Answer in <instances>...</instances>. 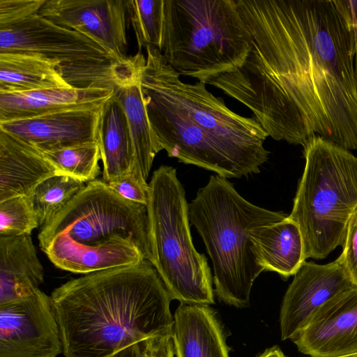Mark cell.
Returning a JSON list of instances; mask_svg holds the SVG:
<instances>
[{"label": "cell", "instance_id": "cell-14", "mask_svg": "<svg viewBox=\"0 0 357 357\" xmlns=\"http://www.w3.org/2000/svg\"><path fill=\"white\" fill-rule=\"evenodd\" d=\"M310 357H332L357 352V288L333 298L291 340Z\"/></svg>", "mask_w": 357, "mask_h": 357}, {"label": "cell", "instance_id": "cell-7", "mask_svg": "<svg viewBox=\"0 0 357 357\" xmlns=\"http://www.w3.org/2000/svg\"><path fill=\"white\" fill-rule=\"evenodd\" d=\"M303 148L305 168L288 218L300 229L305 259H322L343 246L357 209V157L317 135Z\"/></svg>", "mask_w": 357, "mask_h": 357}, {"label": "cell", "instance_id": "cell-15", "mask_svg": "<svg viewBox=\"0 0 357 357\" xmlns=\"http://www.w3.org/2000/svg\"><path fill=\"white\" fill-rule=\"evenodd\" d=\"M146 56L138 51L119 61L114 77V96L124 109L134 153L132 172L146 181L153 161L160 149L151 130L140 84V75Z\"/></svg>", "mask_w": 357, "mask_h": 357}, {"label": "cell", "instance_id": "cell-26", "mask_svg": "<svg viewBox=\"0 0 357 357\" xmlns=\"http://www.w3.org/2000/svg\"><path fill=\"white\" fill-rule=\"evenodd\" d=\"M38 227L29 197L20 196L0 202V236L30 235Z\"/></svg>", "mask_w": 357, "mask_h": 357}, {"label": "cell", "instance_id": "cell-4", "mask_svg": "<svg viewBox=\"0 0 357 357\" xmlns=\"http://www.w3.org/2000/svg\"><path fill=\"white\" fill-rule=\"evenodd\" d=\"M38 238L55 266L74 273L152 261L147 206L123 199L102 179L87 183Z\"/></svg>", "mask_w": 357, "mask_h": 357}, {"label": "cell", "instance_id": "cell-33", "mask_svg": "<svg viewBox=\"0 0 357 357\" xmlns=\"http://www.w3.org/2000/svg\"><path fill=\"white\" fill-rule=\"evenodd\" d=\"M354 31L355 35V64L354 65V75L357 83V26H354Z\"/></svg>", "mask_w": 357, "mask_h": 357}, {"label": "cell", "instance_id": "cell-24", "mask_svg": "<svg viewBox=\"0 0 357 357\" xmlns=\"http://www.w3.org/2000/svg\"><path fill=\"white\" fill-rule=\"evenodd\" d=\"M43 153L63 176L87 183L96 180L100 174L99 161L102 156L97 142Z\"/></svg>", "mask_w": 357, "mask_h": 357}, {"label": "cell", "instance_id": "cell-17", "mask_svg": "<svg viewBox=\"0 0 357 357\" xmlns=\"http://www.w3.org/2000/svg\"><path fill=\"white\" fill-rule=\"evenodd\" d=\"M172 335L176 357H229L223 328L208 305L180 303Z\"/></svg>", "mask_w": 357, "mask_h": 357}, {"label": "cell", "instance_id": "cell-21", "mask_svg": "<svg viewBox=\"0 0 357 357\" xmlns=\"http://www.w3.org/2000/svg\"><path fill=\"white\" fill-rule=\"evenodd\" d=\"M98 144L103 165L102 180L105 183L132 171L134 153L129 126L124 109L114 93L101 109Z\"/></svg>", "mask_w": 357, "mask_h": 357}, {"label": "cell", "instance_id": "cell-18", "mask_svg": "<svg viewBox=\"0 0 357 357\" xmlns=\"http://www.w3.org/2000/svg\"><path fill=\"white\" fill-rule=\"evenodd\" d=\"M113 88H63L20 93L0 92V122L51 112L102 105L114 95Z\"/></svg>", "mask_w": 357, "mask_h": 357}, {"label": "cell", "instance_id": "cell-25", "mask_svg": "<svg viewBox=\"0 0 357 357\" xmlns=\"http://www.w3.org/2000/svg\"><path fill=\"white\" fill-rule=\"evenodd\" d=\"M127 10L139 51L147 47L160 51L164 29V0H127Z\"/></svg>", "mask_w": 357, "mask_h": 357}, {"label": "cell", "instance_id": "cell-8", "mask_svg": "<svg viewBox=\"0 0 357 357\" xmlns=\"http://www.w3.org/2000/svg\"><path fill=\"white\" fill-rule=\"evenodd\" d=\"M149 188L151 263L172 299L214 304L211 268L193 245L185 192L176 169L161 165L153 172Z\"/></svg>", "mask_w": 357, "mask_h": 357}, {"label": "cell", "instance_id": "cell-2", "mask_svg": "<svg viewBox=\"0 0 357 357\" xmlns=\"http://www.w3.org/2000/svg\"><path fill=\"white\" fill-rule=\"evenodd\" d=\"M146 52L143 100L160 150L225 178L259 173L270 152L258 121L231 111L204 82H183L158 49L147 47Z\"/></svg>", "mask_w": 357, "mask_h": 357}, {"label": "cell", "instance_id": "cell-12", "mask_svg": "<svg viewBox=\"0 0 357 357\" xmlns=\"http://www.w3.org/2000/svg\"><path fill=\"white\" fill-rule=\"evenodd\" d=\"M357 288L337 259L321 265L305 261L294 275L282 300L280 324L282 340L293 339L326 302Z\"/></svg>", "mask_w": 357, "mask_h": 357}, {"label": "cell", "instance_id": "cell-20", "mask_svg": "<svg viewBox=\"0 0 357 357\" xmlns=\"http://www.w3.org/2000/svg\"><path fill=\"white\" fill-rule=\"evenodd\" d=\"M250 238L259 264L284 280L294 275L306 260L300 229L288 215L281 221L255 228Z\"/></svg>", "mask_w": 357, "mask_h": 357}, {"label": "cell", "instance_id": "cell-10", "mask_svg": "<svg viewBox=\"0 0 357 357\" xmlns=\"http://www.w3.org/2000/svg\"><path fill=\"white\" fill-rule=\"evenodd\" d=\"M63 352L51 297L37 289L0 305V357H56Z\"/></svg>", "mask_w": 357, "mask_h": 357}, {"label": "cell", "instance_id": "cell-30", "mask_svg": "<svg viewBox=\"0 0 357 357\" xmlns=\"http://www.w3.org/2000/svg\"><path fill=\"white\" fill-rule=\"evenodd\" d=\"M342 248L337 259L357 286V209L349 221Z\"/></svg>", "mask_w": 357, "mask_h": 357}, {"label": "cell", "instance_id": "cell-13", "mask_svg": "<svg viewBox=\"0 0 357 357\" xmlns=\"http://www.w3.org/2000/svg\"><path fill=\"white\" fill-rule=\"evenodd\" d=\"M104 104L0 122V130L33 144L42 151L98 142V125Z\"/></svg>", "mask_w": 357, "mask_h": 357}, {"label": "cell", "instance_id": "cell-3", "mask_svg": "<svg viewBox=\"0 0 357 357\" xmlns=\"http://www.w3.org/2000/svg\"><path fill=\"white\" fill-rule=\"evenodd\" d=\"M50 297L65 357H112L142 340L172 333V299L146 259L84 274Z\"/></svg>", "mask_w": 357, "mask_h": 357}, {"label": "cell", "instance_id": "cell-23", "mask_svg": "<svg viewBox=\"0 0 357 357\" xmlns=\"http://www.w3.org/2000/svg\"><path fill=\"white\" fill-rule=\"evenodd\" d=\"M86 184L68 176H55L40 183L29 197L39 227L63 209Z\"/></svg>", "mask_w": 357, "mask_h": 357}, {"label": "cell", "instance_id": "cell-11", "mask_svg": "<svg viewBox=\"0 0 357 357\" xmlns=\"http://www.w3.org/2000/svg\"><path fill=\"white\" fill-rule=\"evenodd\" d=\"M38 14L88 36L119 61L128 57L127 0H46Z\"/></svg>", "mask_w": 357, "mask_h": 357}, {"label": "cell", "instance_id": "cell-34", "mask_svg": "<svg viewBox=\"0 0 357 357\" xmlns=\"http://www.w3.org/2000/svg\"><path fill=\"white\" fill-rule=\"evenodd\" d=\"M332 357H357V352Z\"/></svg>", "mask_w": 357, "mask_h": 357}, {"label": "cell", "instance_id": "cell-5", "mask_svg": "<svg viewBox=\"0 0 357 357\" xmlns=\"http://www.w3.org/2000/svg\"><path fill=\"white\" fill-rule=\"evenodd\" d=\"M188 215L212 261L218 298L236 307H248L254 281L264 271L254 253L250 234L287 215L249 202L227 178L216 175L199 189L188 204Z\"/></svg>", "mask_w": 357, "mask_h": 357}, {"label": "cell", "instance_id": "cell-28", "mask_svg": "<svg viewBox=\"0 0 357 357\" xmlns=\"http://www.w3.org/2000/svg\"><path fill=\"white\" fill-rule=\"evenodd\" d=\"M109 187L123 199L147 206L149 201V184L139 174L130 173L107 183Z\"/></svg>", "mask_w": 357, "mask_h": 357}, {"label": "cell", "instance_id": "cell-29", "mask_svg": "<svg viewBox=\"0 0 357 357\" xmlns=\"http://www.w3.org/2000/svg\"><path fill=\"white\" fill-rule=\"evenodd\" d=\"M46 0H0V27L38 14Z\"/></svg>", "mask_w": 357, "mask_h": 357}, {"label": "cell", "instance_id": "cell-19", "mask_svg": "<svg viewBox=\"0 0 357 357\" xmlns=\"http://www.w3.org/2000/svg\"><path fill=\"white\" fill-rule=\"evenodd\" d=\"M44 282L30 235L0 236V305L24 298Z\"/></svg>", "mask_w": 357, "mask_h": 357}, {"label": "cell", "instance_id": "cell-32", "mask_svg": "<svg viewBox=\"0 0 357 357\" xmlns=\"http://www.w3.org/2000/svg\"><path fill=\"white\" fill-rule=\"evenodd\" d=\"M258 357H287L277 346L266 349Z\"/></svg>", "mask_w": 357, "mask_h": 357}, {"label": "cell", "instance_id": "cell-9", "mask_svg": "<svg viewBox=\"0 0 357 357\" xmlns=\"http://www.w3.org/2000/svg\"><path fill=\"white\" fill-rule=\"evenodd\" d=\"M4 52L33 54L54 61L66 82L78 89L113 88L119 61L88 36L39 14L0 27V53Z\"/></svg>", "mask_w": 357, "mask_h": 357}, {"label": "cell", "instance_id": "cell-6", "mask_svg": "<svg viewBox=\"0 0 357 357\" xmlns=\"http://www.w3.org/2000/svg\"><path fill=\"white\" fill-rule=\"evenodd\" d=\"M250 47L236 0H164L160 52L180 75L206 84L239 68Z\"/></svg>", "mask_w": 357, "mask_h": 357}, {"label": "cell", "instance_id": "cell-22", "mask_svg": "<svg viewBox=\"0 0 357 357\" xmlns=\"http://www.w3.org/2000/svg\"><path fill=\"white\" fill-rule=\"evenodd\" d=\"M72 87L61 75L58 64L54 61L33 54L0 53V92Z\"/></svg>", "mask_w": 357, "mask_h": 357}, {"label": "cell", "instance_id": "cell-1", "mask_svg": "<svg viewBox=\"0 0 357 357\" xmlns=\"http://www.w3.org/2000/svg\"><path fill=\"white\" fill-rule=\"evenodd\" d=\"M250 50L206 82L248 107L268 137L317 135L357 151L355 35L341 0H236Z\"/></svg>", "mask_w": 357, "mask_h": 357}, {"label": "cell", "instance_id": "cell-31", "mask_svg": "<svg viewBox=\"0 0 357 357\" xmlns=\"http://www.w3.org/2000/svg\"><path fill=\"white\" fill-rule=\"evenodd\" d=\"M342 3L350 17L353 26H357V0H342Z\"/></svg>", "mask_w": 357, "mask_h": 357}, {"label": "cell", "instance_id": "cell-27", "mask_svg": "<svg viewBox=\"0 0 357 357\" xmlns=\"http://www.w3.org/2000/svg\"><path fill=\"white\" fill-rule=\"evenodd\" d=\"M172 335L142 340L121 350L112 357H175Z\"/></svg>", "mask_w": 357, "mask_h": 357}, {"label": "cell", "instance_id": "cell-16", "mask_svg": "<svg viewBox=\"0 0 357 357\" xmlns=\"http://www.w3.org/2000/svg\"><path fill=\"white\" fill-rule=\"evenodd\" d=\"M63 176L33 144L0 130V202L30 197L43 181Z\"/></svg>", "mask_w": 357, "mask_h": 357}]
</instances>
